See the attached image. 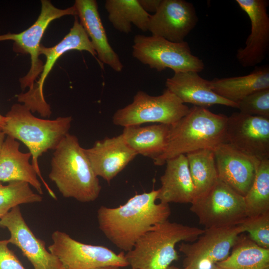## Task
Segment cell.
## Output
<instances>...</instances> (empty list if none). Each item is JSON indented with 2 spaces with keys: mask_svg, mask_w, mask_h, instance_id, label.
Here are the masks:
<instances>
[{
  "mask_svg": "<svg viewBox=\"0 0 269 269\" xmlns=\"http://www.w3.org/2000/svg\"><path fill=\"white\" fill-rule=\"evenodd\" d=\"M157 190L138 194L115 208L101 206L97 211L99 228L123 252L132 250L137 240L155 226L168 220V204L157 203Z\"/></svg>",
  "mask_w": 269,
  "mask_h": 269,
  "instance_id": "obj_1",
  "label": "cell"
},
{
  "mask_svg": "<svg viewBox=\"0 0 269 269\" xmlns=\"http://www.w3.org/2000/svg\"><path fill=\"white\" fill-rule=\"evenodd\" d=\"M2 128L6 136L22 142L31 154L32 165L50 195L56 196L43 179L38 164L39 157L49 150H55L69 134L72 118L60 117L54 120L40 119L32 114L24 105L14 104L5 116Z\"/></svg>",
  "mask_w": 269,
  "mask_h": 269,
  "instance_id": "obj_2",
  "label": "cell"
},
{
  "mask_svg": "<svg viewBox=\"0 0 269 269\" xmlns=\"http://www.w3.org/2000/svg\"><path fill=\"white\" fill-rule=\"evenodd\" d=\"M49 179L65 198L83 203L95 200L101 190L84 148L76 136L68 134L54 150Z\"/></svg>",
  "mask_w": 269,
  "mask_h": 269,
  "instance_id": "obj_3",
  "label": "cell"
},
{
  "mask_svg": "<svg viewBox=\"0 0 269 269\" xmlns=\"http://www.w3.org/2000/svg\"><path fill=\"white\" fill-rule=\"evenodd\" d=\"M228 117L207 108L193 106L187 114L170 126L164 152L153 160L155 165L179 155L202 149H213L226 142Z\"/></svg>",
  "mask_w": 269,
  "mask_h": 269,
  "instance_id": "obj_4",
  "label": "cell"
},
{
  "mask_svg": "<svg viewBox=\"0 0 269 269\" xmlns=\"http://www.w3.org/2000/svg\"><path fill=\"white\" fill-rule=\"evenodd\" d=\"M204 230L167 220L142 236L125 255L126 260L133 269H166L179 259L176 244L194 242Z\"/></svg>",
  "mask_w": 269,
  "mask_h": 269,
  "instance_id": "obj_5",
  "label": "cell"
},
{
  "mask_svg": "<svg viewBox=\"0 0 269 269\" xmlns=\"http://www.w3.org/2000/svg\"><path fill=\"white\" fill-rule=\"evenodd\" d=\"M133 57L157 71L166 68L174 73L203 71L205 64L193 55L186 41L176 43L160 37L137 34L132 46Z\"/></svg>",
  "mask_w": 269,
  "mask_h": 269,
  "instance_id": "obj_6",
  "label": "cell"
},
{
  "mask_svg": "<svg viewBox=\"0 0 269 269\" xmlns=\"http://www.w3.org/2000/svg\"><path fill=\"white\" fill-rule=\"evenodd\" d=\"M189 110L188 106L167 89L157 96L138 91L131 104L115 113L113 122L124 128L148 123L171 126Z\"/></svg>",
  "mask_w": 269,
  "mask_h": 269,
  "instance_id": "obj_7",
  "label": "cell"
},
{
  "mask_svg": "<svg viewBox=\"0 0 269 269\" xmlns=\"http://www.w3.org/2000/svg\"><path fill=\"white\" fill-rule=\"evenodd\" d=\"M191 204L190 211L205 229L237 226L247 217L244 196L219 179Z\"/></svg>",
  "mask_w": 269,
  "mask_h": 269,
  "instance_id": "obj_8",
  "label": "cell"
},
{
  "mask_svg": "<svg viewBox=\"0 0 269 269\" xmlns=\"http://www.w3.org/2000/svg\"><path fill=\"white\" fill-rule=\"evenodd\" d=\"M40 13L34 23L29 28L18 33L0 34V41H13V51L30 55L31 66L27 74L19 79L20 87L24 90L31 89L37 78L41 73L44 64L39 58L40 42L49 24L54 20L65 15L77 16L74 5L66 9L54 6L50 0H41Z\"/></svg>",
  "mask_w": 269,
  "mask_h": 269,
  "instance_id": "obj_9",
  "label": "cell"
},
{
  "mask_svg": "<svg viewBox=\"0 0 269 269\" xmlns=\"http://www.w3.org/2000/svg\"><path fill=\"white\" fill-rule=\"evenodd\" d=\"M72 50L86 51L94 56L97 55L88 35L76 16L70 31L58 44L50 47L41 45L40 55L45 56L46 62L39 79L31 89L16 96L18 101L27 107L32 113L37 112L43 117H49L51 111L44 97V83L57 60L63 54Z\"/></svg>",
  "mask_w": 269,
  "mask_h": 269,
  "instance_id": "obj_10",
  "label": "cell"
},
{
  "mask_svg": "<svg viewBox=\"0 0 269 269\" xmlns=\"http://www.w3.org/2000/svg\"><path fill=\"white\" fill-rule=\"evenodd\" d=\"M48 251L60 261L62 269H95L129 265L124 252L117 254L103 246L86 244L75 240L65 232L54 231Z\"/></svg>",
  "mask_w": 269,
  "mask_h": 269,
  "instance_id": "obj_11",
  "label": "cell"
},
{
  "mask_svg": "<svg viewBox=\"0 0 269 269\" xmlns=\"http://www.w3.org/2000/svg\"><path fill=\"white\" fill-rule=\"evenodd\" d=\"M204 233L191 243L182 242L179 251L185 258L183 268L210 269L226 259L238 237L243 233L240 225L204 229Z\"/></svg>",
  "mask_w": 269,
  "mask_h": 269,
  "instance_id": "obj_12",
  "label": "cell"
},
{
  "mask_svg": "<svg viewBox=\"0 0 269 269\" xmlns=\"http://www.w3.org/2000/svg\"><path fill=\"white\" fill-rule=\"evenodd\" d=\"M226 142L258 161L269 158V119L236 112L228 117Z\"/></svg>",
  "mask_w": 269,
  "mask_h": 269,
  "instance_id": "obj_13",
  "label": "cell"
},
{
  "mask_svg": "<svg viewBox=\"0 0 269 269\" xmlns=\"http://www.w3.org/2000/svg\"><path fill=\"white\" fill-rule=\"evenodd\" d=\"M198 21L193 4L184 0H161L150 15L148 31L151 35L173 42H181L195 27Z\"/></svg>",
  "mask_w": 269,
  "mask_h": 269,
  "instance_id": "obj_14",
  "label": "cell"
},
{
  "mask_svg": "<svg viewBox=\"0 0 269 269\" xmlns=\"http://www.w3.org/2000/svg\"><path fill=\"white\" fill-rule=\"evenodd\" d=\"M0 227L8 230L9 244L20 250L33 269H62L58 258L47 250L45 242L37 238L29 228L18 206L0 218Z\"/></svg>",
  "mask_w": 269,
  "mask_h": 269,
  "instance_id": "obj_15",
  "label": "cell"
},
{
  "mask_svg": "<svg viewBox=\"0 0 269 269\" xmlns=\"http://www.w3.org/2000/svg\"><path fill=\"white\" fill-rule=\"evenodd\" d=\"M251 22V33L236 58L244 67L256 66L266 57L269 48V16L267 0H236Z\"/></svg>",
  "mask_w": 269,
  "mask_h": 269,
  "instance_id": "obj_16",
  "label": "cell"
},
{
  "mask_svg": "<svg viewBox=\"0 0 269 269\" xmlns=\"http://www.w3.org/2000/svg\"><path fill=\"white\" fill-rule=\"evenodd\" d=\"M218 178L240 194L245 196L255 178L256 160L228 143H222L213 149Z\"/></svg>",
  "mask_w": 269,
  "mask_h": 269,
  "instance_id": "obj_17",
  "label": "cell"
},
{
  "mask_svg": "<svg viewBox=\"0 0 269 269\" xmlns=\"http://www.w3.org/2000/svg\"><path fill=\"white\" fill-rule=\"evenodd\" d=\"M84 151L95 174L108 183L137 155L122 134L96 141Z\"/></svg>",
  "mask_w": 269,
  "mask_h": 269,
  "instance_id": "obj_18",
  "label": "cell"
},
{
  "mask_svg": "<svg viewBox=\"0 0 269 269\" xmlns=\"http://www.w3.org/2000/svg\"><path fill=\"white\" fill-rule=\"evenodd\" d=\"M165 86L184 104L206 108L214 105L238 107L237 104L215 93L211 88L210 81L203 78L197 72L174 73L166 79Z\"/></svg>",
  "mask_w": 269,
  "mask_h": 269,
  "instance_id": "obj_19",
  "label": "cell"
},
{
  "mask_svg": "<svg viewBox=\"0 0 269 269\" xmlns=\"http://www.w3.org/2000/svg\"><path fill=\"white\" fill-rule=\"evenodd\" d=\"M74 6L80 22L88 35L100 62L114 71H122L123 65L110 44L95 0H76Z\"/></svg>",
  "mask_w": 269,
  "mask_h": 269,
  "instance_id": "obj_20",
  "label": "cell"
},
{
  "mask_svg": "<svg viewBox=\"0 0 269 269\" xmlns=\"http://www.w3.org/2000/svg\"><path fill=\"white\" fill-rule=\"evenodd\" d=\"M165 164L164 172L160 178L161 187L157 189V200L168 204H191L195 194L186 155L169 159Z\"/></svg>",
  "mask_w": 269,
  "mask_h": 269,
  "instance_id": "obj_21",
  "label": "cell"
},
{
  "mask_svg": "<svg viewBox=\"0 0 269 269\" xmlns=\"http://www.w3.org/2000/svg\"><path fill=\"white\" fill-rule=\"evenodd\" d=\"M16 139L6 136L0 150V182L23 181L34 188L38 194L43 192L36 171L30 163L31 154L19 149Z\"/></svg>",
  "mask_w": 269,
  "mask_h": 269,
  "instance_id": "obj_22",
  "label": "cell"
},
{
  "mask_svg": "<svg viewBox=\"0 0 269 269\" xmlns=\"http://www.w3.org/2000/svg\"><path fill=\"white\" fill-rule=\"evenodd\" d=\"M213 91L219 96L237 104L250 94L269 88V67H256L248 75L222 78H215L210 81Z\"/></svg>",
  "mask_w": 269,
  "mask_h": 269,
  "instance_id": "obj_23",
  "label": "cell"
},
{
  "mask_svg": "<svg viewBox=\"0 0 269 269\" xmlns=\"http://www.w3.org/2000/svg\"><path fill=\"white\" fill-rule=\"evenodd\" d=\"M170 127L162 124L128 126L124 128L121 134L127 144L137 154L153 160L166 148Z\"/></svg>",
  "mask_w": 269,
  "mask_h": 269,
  "instance_id": "obj_24",
  "label": "cell"
},
{
  "mask_svg": "<svg viewBox=\"0 0 269 269\" xmlns=\"http://www.w3.org/2000/svg\"><path fill=\"white\" fill-rule=\"evenodd\" d=\"M222 269H269V249L261 247L241 234L224 260L217 263Z\"/></svg>",
  "mask_w": 269,
  "mask_h": 269,
  "instance_id": "obj_25",
  "label": "cell"
},
{
  "mask_svg": "<svg viewBox=\"0 0 269 269\" xmlns=\"http://www.w3.org/2000/svg\"><path fill=\"white\" fill-rule=\"evenodd\" d=\"M105 7L110 22L118 31L128 34L132 24L143 32L148 31L150 14L143 10L138 0H107Z\"/></svg>",
  "mask_w": 269,
  "mask_h": 269,
  "instance_id": "obj_26",
  "label": "cell"
},
{
  "mask_svg": "<svg viewBox=\"0 0 269 269\" xmlns=\"http://www.w3.org/2000/svg\"><path fill=\"white\" fill-rule=\"evenodd\" d=\"M186 156L194 187L195 200L208 191L218 179L214 153L213 149H202Z\"/></svg>",
  "mask_w": 269,
  "mask_h": 269,
  "instance_id": "obj_27",
  "label": "cell"
},
{
  "mask_svg": "<svg viewBox=\"0 0 269 269\" xmlns=\"http://www.w3.org/2000/svg\"><path fill=\"white\" fill-rule=\"evenodd\" d=\"M244 199L247 217L269 212V158L260 161L253 182Z\"/></svg>",
  "mask_w": 269,
  "mask_h": 269,
  "instance_id": "obj_28",
  "label": "cell"
},
{
  "mask_svg": "<svg viewBox=\"0 0 269 269\" xmlns=\"http://www.w3.org/2000/svg\"><path fill=\"white\" fill-rule=\"evenodd\" d=\"M25 182L13 181L3 185L0 182V218L20 204L40 202L42 197Z\"/></svg>",
  "mask_w": 269,
  "mask_h": 269,
  "instance_id": "obj_29",
  "label": "cell"
},
{
  "mask_svg": "<svg viewBox=\"0 0 269 269\" xmlns=\"http://www.w3.org/2000/svg\"><path fill=\"white\" fill-rule=\"evenodd\" d=\"M239 225L244 232L259 246L269 249V212L258 216L247 217Z\"/></svg>",
  "mask_w": 269,
  "mask_h": 269,
  "instance_id": "obj_30",
  "label": "cell"
},
{
  "mask_svg": "<svg viewBox=\"0 0 269 269\" xmlns=\"http://www.w3.org/2000/svg\"><path fill=\"white\" fill-rule=\"evenodd\" d=\"M237 105L241 113L269 119V88L250 94Z\"/></svg>",
  "mask_w": 269,
  "mask_h": 269,
  "instance_id": "obj_31",
  "label": "cell"
},
{
  "mask_svg": "<svg viewBox=\"0 0 269 269\" xmlns=\"http://www.w3.org/2000/svg\"><path fill=\"white\" fill-rule=\"evenodd\" d=\"M7 240H0V269H26L10 250Z\"/></svg>",
  "mask_w": 269,
  "mask_h": 269,
  "instance_id": "obj_32",
  "label": "cell"
},
{
  "mask_svg": "<svg viewBox=\"0 0 269 269\" xmlns=\"http://www.w3.org/2000/svg\"><path fill=\"white\" fill-rule=\"evenodd\" d=\"M161 0H138L141 7L146 12L155 13L158 9Z\"/></svg>",
  "mask_w": 269,
  "mask_h": 269,
  "instance_id": "obj_33",
  "label": "cell"
},
{
  "mask_svg": "<svg viewBox=\"0 0 269 269\" xmlns=\"http://www.w3.org/2000/svg\"><path fill=\"white\" fill-rule=\"evenodd\" d=\"M5 134L0 128V150L5 138Z\"/></svg>",
  "mask_w": 269,
  "mask_h": 269,
  "instance_id": "obj_34",
  "label": "cell"
},
{
  "mask_svg": "<svg viewBox=\"0 0 269 269\" xmlns=\"http://www.w3.org/2000/svg\"><path fill=\"white\" fill-rule=\"evenodd\" d=\"M95 269H120V268L116 266H108L96 268Z\"/></svg>",
  "mask_w": 269,
  "mask_h": 269,
  "instance_id": "obj_35",
  "label": "cell"
},
{
  "mask_svg": "<svg viewBox=\"0 0 269 269\" xmlns=\"http://www.w3.org/2000/svg\"><path fill=\"white\" fill-rule=\"evenodd\" d=\"M5 120V116H3L0 114V128L1 129V130L4 125Z\"/></svg>",
  "mask_w": 269,
  "mask_h": 269,
  "instance_id": "obj_36",
  "label": "cell"
},
{
  "mask_svg": "<svg viewBox=\"0 0 269 269\" xmlns=\"http://www.w3.org/2000/svg\"><path fill=\"white\" fill-rule=\"evenodd\" d=\"M166 269H180L173 266H170ZM182 269H187L183 268Z\"/></svg>",
  "mask_w": 269,
  "mask_h": 269,
  "instance_id": "obj_37",
  "label": "cell"
},
{
  "mask_svg": "<svg viewBox=\"0 0 269 269\" xmlns=\"http://www.w3.org/2000/svg\"><path fill=\"white\" fill-rule=\"evenodd\" d=\"M222 269L221 268L217 266L216 265H215L213 266L211 269Z\"/></svg>",
  "mask_w": 269,
  "mask_h": 269,
  "instance_id": "obj_38",
  "label": "cell"
},
{
  "mask_svg": "<svg viewBox=\"0 0 269 269\" xmlns=\"http://www.w3.org/2000/svg\"></svg>",
  "mask_w": 269,
  "mask_h": 269,
  "instance_id": "obj_39",
  "label": "cell"
}]
</instances>
